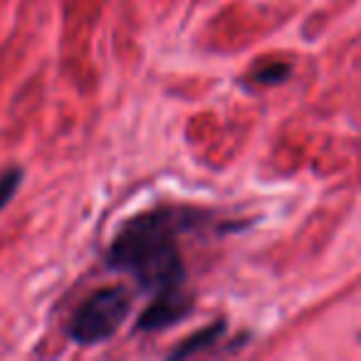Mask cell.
I'll list each match as a JSON object with an SVG mask.
<instances>
[{
    "label": "cell",
    "instance_id": "obj_6",
    "mask_svg": "<svg viewBox=\"0 0 361 361\" xmlns=\"http://www.w3.org/2000/svg\"><path fill=\"white\" fill-rule=\"evenodd\" d=\"M292 77V65L290 62H272L265 70L255 72L257 85H282Z\"/></svg>",
    "mask_w": 361,
    "mask_h": 361
},
{
    "label": "cell",
    "instance_id": "obj_2",
    "mask_svg": "<svg viewBox=\"0 0 361 361\" xmlns=\"http://www.w3.org/2000/svg\"><path fill=\"white\" fill-rule=\"evenodd\" d=\"M134 297L124 285L92 292L67 322V339L77 346H99L109 341L129 319Z\"/></svg>",
    "mask_w": 361,
    "mask_h": 361
},
{
    "label": "cell",
    "instance_id": "obj_4",
    "mask_svg": "<svg viewBox=\"0 0 361 361\" xmlns=\"http://www.w3.org/2000/svg\"><path fill=\"white\" fill-rule=\"evenodd\" d=\"M226 331H228L226 319L211 322L208 326L193 331L191 336H186L183 341H178L173 349L166 351V359H191V356H198V354H203V351H211L213 346H218V341H223Z\"/></svg>",
    "mask_w": 361,
    "mask_h": 361
},
{
    "label": "cell",
    "instance_id": "obj_3",
    "mask_svg": "<svg viewBox=\"0 0 361 361\" xmlns=\"http://www.w3.org/2000/svg\"><path fill=\"white\" fill-rule=\"evenodd\" d=\"M196 310V295L193 292H180V295H166V297H151L149 307L136 319V331H164L176 326L178 322L188 319Z\"/></svg>",
    "mask_w": 361,
    "mask_h": 361
},
{
    "label": "cell",
    "instance_id": "obj_5",
    "mask_svg": "<svg viewBox=\"0 0 361 361\" xmlns=\"http://www.w3.org/2000/svg\"><path fill=\"white\" fill-rule=\"evenodd\" d=\"M23 178H25V171L20 166H8V169L0 171V213L6 211L8 203L20 191Z\"/></svg>",
    "mask_w": 361,
    "mask_h": 361
},
{
    "label": "cell",
    "instance_id": "obj_1",
    "mask_svg": "<svg viewBox=\"0 0 361 361\" xmlns=\"http://www.w3.org/2000/svg\"><path fill=\"white\" fill-rule=\"evenodd\" d=\"M188 206H156L126 218L106 247V270L124 272L151 297L193 292L178 238L206 223Z\"/></svg>",
    "mask_w": 361,
    "mask_h": 361
}]
</instances>
